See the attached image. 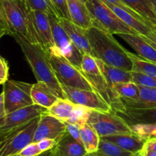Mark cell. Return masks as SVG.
Wrapping results in <instances>:
<instances>
[{"label": "cell", "mask_w": 156, "mask_h": 156, "mask_svg": "<svg viewBox=\"0 0 156 156\" xmlns=\"http://www.w3.org/2000/svg\"><path fill=\"white\" fill-rule=\"evenodd\" d=\"M41 153L43 152L40 150L37 142H31L25 146L19 154L20 156H38Z\"/></svg>", "instance_id": "obj_38"}, {"label": "cell", "mask_w": 156, "mask_h": 156, "mask_svg": "<svg viewBox=\"0 0 156 156\" xmlns=\"http://www.w3.org/2000/svg\"><path fill=\"white\" fill-rule=\"evenodd\" d=\"M92 48L94 58L106 64L133 71V62L128 55L129 51L107 31L93 26L86 30Z\"/></svg>", "instance_id": "obj_2"}, {"label": "cell", "mask_w": 156, "mask_h": 156, "mask_svg": "<svg viewBox=\"0 0 156 156\" xmlns=\"http://www.w3.org/2000/svg\"><path fill=\"white\" fill-rule=\"evenodd\" d=\"M70 21L83 29L93 27V19L86 3L82 0H67Z\"/></svg>", "instance_id": "obj_16"}, {"label": "cell", "mask_w": 156, "mask_h": 156, "mask_svg": "<svg viewBox=\"0 0 156 156\" xmlns=\"http://www.w3.org/2000/svg\"><path fill=\"white\" fill-rule=\"evenodd\" d=\"M55 152L58 156H85L87 154L83 145L67 133L58 141Z\"/></svg>", "instance_id": "obj_21"}, {"label": "cell", "mask_w": 156, "mask_h": 156, "mask_svg": "<svg viewBox=\"0 0 156 156\" xmlns=\"http://www.w3.org/2000/svg\"><path fill=\"white\" fill-rule=\"evenodd\" d=\"M53 154H54V153H53ZM52 156H53V154H52Z\"/></svg>", "instance_id": "obj_52"}, {"label": "cell", "mask_w": 156, "mask_h": 156, "mask_svg": "<svg viewBox=\"0 0 156 156\" xmlns=\"http://www.w3.org/2000/svg\"><path fill=\"white\" fill-rule=\"evenodd\" d=\"M142 150H144V151H156V137L146 139Z\"/></svg>", "instance_id": "obj_43"}, {"label": "cell", "mask_w": 156, "mask_h": 156, "mask_svg": "<svg viewBox=\"0 0 156 156\" xmlns=\"http://www.w3.org/2000/svg\"><path fill=\"white\" fill-rule=\"evenodd\" d=\"M29 64L37 82L45 83L58 98L66 99L50 62V54L39 44L31 43L28 39L18 34H12Z\"/></svg>", "instance_id": "obj_1"}, {"label": "cell", "mask_w": 156, "mask_h": 156, "mask_svg": "<svg viewBox=\"0 0 156 156\" xmlns=\"http://www.w3.org/2000/svg\"><path fill=\"white\" fill-rule=\"evenodd\" d=\"M132 132L144 139L156 137V122L147 124H136L130 126Z\"/></svg>", "instance_id": "obj_32"}, {"label": "cell", "mask_w": 156, "mask_h": 156, "mask_svg": "<svg viewBox=\"0 0 156 156\" xmlns=\"http://www.w3.org/2000/svg\"><path fill=\"white\" fill-rule=\"evenodd\" d=\"M12 156H20L19 154H16V155H12Z\"/></svg>", "instance_id": "obj_51"}, {"label": "cell", "mask_w": 156, "mask_h": 156, "mask_svg": "<svg viewBox=\"0 0 156 156\" xmlns=\"http://www.w3.org/2000/svg\"><path fill=\"white\" fill-rule=\"evenodd\" d=\"M139 98L137 100L122 99L123 104L127 109H146L156 108V88L145 87L138 85Z\"/></svg>", "instance_id": "obj_22"}, {"label": "cell", "mask_w": 156, "mask_h": 156, "mask_svg": "<svg viewBox=\"0 0 156 156\" xmlns=\"http://www.w3.org/2000/svg\"><path fill=\"white\" fill-rule=\"evenodd\" d=\"M97 152L101 156H135L136 154L126 151L115 144L104 140L101 138Z\"/></svg>", "instance_id": "obj_29"}, {"label": "cell", "mask_w": 156, "mask_h": 156, "mask_svg": "<svg viewBox=\"0 0 156 156\" xmlns=\"http://www.w3.org/2000/svg\"><path fill=\"white\" fill-rule=\"evenodd\" d=\"M117 115L129 126L156 122V108L127 109L125 112H116Z\"/></svg>", "instance_id": "obj_18"}, {"label": "cell", "mask_w": 156, "mask_h": 156, "mask_svg": "<svg viewBox=\"0 0 156 156\" xmlns=\"http://www.w3.org/2000/svg\"><path fill=\"white\" fill-rule=\"evenodd\" d=\"M28 12L41 11L59 18L56 9L50 0H24Z\"/></svg>", "instance_id": "obj_30"}, {"label": "cell", "mask_w": 156, "mask_h": 156, "mask_svg": "<svg viewBox=\"0 0 156 156\" xmlns=\"http://www.w3.org/2000/svg\"><path fill=\"white\" fill-rule=\"evenodd\" d=\"M90 111V109L89 108H87L81 105L76 104V107L73 111V115L67 122L75 124L80 127L83 126L87 122L88 119H89Z\"/></svg>", "instance_id": "obj_33"}, {"label": "cell", "mask_w": 156, "mask_h": 156, "mask_svg": "<svg viewBox=\"0 0 156 156\" xmlns=\"http://www.w3.org/2000/svg\"><path fill=\"white\" fill-rule=\"evenodd\" d=\"M67 127V131L70 136H71L73 139L78 142L82 144L81 139H80V126L75 125V124L68 123V122H64Z\"/></svg>", "instance_id": "obj_41"}, {"label": "cell", "mask_w": 156, "mask_h": 156, "mask_svg": "<svg viewBox=\"0 0 156 156\" xmlns=\"http://www.w3.org/2000/svg\"><path fill=\"white\" fill-rule=\"evenodd\" d=\"M85 156H101L100 154H98L97 152L94 153H87Z\"/></svg>", "instance_id": "obj_46"}, {"label": "cell", "mask_w": 156, "mask_h": 156, "mask_svg": "<svg viewBox=\"0 0 156 156\" xmlns=\"http://www.w3.org/2000/svg\"><path fill=\"white\" fill-rule=\"evenodd\" d=\"M118 35L138 54V56L156 63V50L139 34H119Z\"/></svg>", "instance_id": "obj_17"}, {"label": "cell", "mask_w": 156, "mask_h": 156, "mask_svg": "<svg viewBox=\"0 0 156 156\" xmlns=\"http://www.w3.org/2000/svg\"><path fill=\"white\" fill-rule=\"evenodd\" d=\"M87 123L92 127L100 138L122 134H134L130 126L112 112L90 109Z\"/></svg>", "instance_id": "obj_5"}, {"label": "cell", "mask_w": 156, "mask_h": 156, "mask_svg": "<svg viewBox=\"0 0 156 156\" xmlns=\"http://www.w3.org/2000/svg\"><path fill=\"white\" fill-rule=\"evenodd\" d=\"M117 94L122 99L137 100L139 98V87L134 82H127L116 84L113 87Z\"/></svg>", "instance_id": "obj_31"}, {"label": "cell", "mask_w": 156, "mask_h": 156, "mask_svg": "<svg viewBox=\"0 0 156 156\" xmlns=\"http://www.w3.org/2000/svg\"><path fill=\"white\" fill-rule=\"evenodd\" d=\"M58 141L56 139H44L42 140L39 141L37 142V145H38L39 148L41 151V152H45L47 151H50L52 150L58 144Z\"/></svg>", "instance_id": "obj_40"}, {"label": "cell", "mask_w": 156, "mask_h": 156, "mask_svg": "<svg viewBox=\"0 0 156 156\" xmlns=\"http://www.w3.org/2000/svg\"><path fill=\"white\" fill-rule=\"evenodd\" d=\"M103 2H108V3H110V4H112V5H116V6L119 7V8H121L122 9L125 10L126 12H129V14H131L132 16H134L135 18H136L137 19H139V21H141V22H144V23L146 24L147 25H148V27H149V25H148V22H146V21L145 20V19H143V18L142 17V16H139L138 13H136V12H134L133 10H132L131 9L129 8V7L127 5H126L125 3H124V2L122 1V0H102ZM150 28V27H149Z\"/></svg>", "instance_id": "obj_36"}, {"label": "cell", "mask_w": 156, "mask_h": 156, "mask_svg": "<svg viewBox=\"0 0 156 156\" xmlns=\"http://www.w3.org/2000/svg\"><path fill=\"white\" fill-rule=\"evenodd\" d=\"M86 5L93 19V26L112 34H138L119 19L102 0H87Z\"/></svg>", "instance_id": "obj_4"}, {"label": "cell", "mask_w": 156, "mask_h": 156, "mask_svg": "<svg viewBox=\"0 0 156 156\" xmlns=\"http://www.w3.org/2000/svg\"><path fill=\"white\" fill-rule=\"evenodd\" d=\"M82 1H83V2H84L85 3H86V2H87V0H82Z\"/></svg>", "instance_id": "obj_50"}, {"label": "cell", "mask_w": 156, "mask_h": 156, "mask_svg": "<svg viewBox=\"0 0 156 156\" xmlns=\"http://www.w3.org/2000/svg\"><path fill=\"white\" fill-rule=\"evenodd\" d=\"M40 116L26 125L9 132L0 138V156H12L19 153L28 144L33 142L34 135Z\"/></svg>", "instance_id": "obj_6"}, {"label": "cell", "mask_w": 156, "mask_h": 156, "mask_svg": "<svg viewBox=\"0 0 156 156\" xmlns=\"http://www.w3.org/2000/svg\"><path fill=\"white\" fill-rule=\"evenodd\" d=\"M46 110V108L33 104L7 114L0 124V138L16 129L26 125L36 117L45 113Z\"/></svg>", "instance_id": "obj_11"}, {"label": "cell", "mask_w": 156, "mask_h": 156, "mask_svg": "<svg viewBox=\"0 0 156 156\" xmlns=\"http://www.w3.org/2000/svg\"><path fill=\"white\" fill-rule=\"evenodd\" d=\"M139 35L140 36V37H142L145 41H147L150 45L152 46V47L156 50V28L151 29V32L148 34H147V35L144 36L140 35V34H139Z\"/></svg>", "instance_id": "obj_42"}, {"label": "cell", "mask_w": 156, "mask_h": 156, "mask_svg": "<svg viewBox=\"0 0 156 156\" xmlns=\"http://www.w3.org/2000/svg\"><path fill=\"white\" fill-rule=\"evenodd\" d=\"M142 151L143 152L144 156H156V151H144V150H142Z\"/></svg>", "instance_id": "obj_45"}, {"label": "cell", "mask_w": 156, "mask_h": 156, "mask_svg": "<svg viewBox=\"0 0 156 156\" xmlns=\"http://www.w3.org/2000/svg\"><path fill=\"white\" fill-rule=\"evenodd\" d=\"M135 156H144V154H143V152L141 151H139V152L136 153V154H135Z\"/></svg>", "instance_id": "obj_48"}, {"label": "cell", "mask_w": 156, "mask_h": 156, "mask_svg": "<svg viewBox=\"0 0 156 156\" xmlns=\"http://www.w3.org/2000/svg\"><path fill=\"white\" fill-rule=\"evenodd\" d=\"M9 66L8 61L0 55V85H3L9 80Z\"/></svg>", "instance_id": "obj_37"}, {"label": "cell", "mask_w": 156, "mask_h": 156, "mask_svg": "<svg viewBox=\"0 0 156 156\" xmlns=\"http://www.w3.org/2000/svg\"></svg>", "instance_id": "obj_53"}, {"label": "cell", "mask_w": 156, "mask_h": 156, "mask_svg": "<svg viewBox=\"0 0 156 156\" xmlns=\"http://www.w3.org/2000/svg\"><path fill=\"white\" fill-rule=\"evenodd\" d=\"M81 71L97 93L111 108L112 112H125L126 108L113 87L109 83L100 72L95 58L84 55L81 64Z\"/></svg>", "instance_id": "obj_3"}, {"label": "cell", "mask_w": 156, "mask_h": 156, "mask_svg": "<svg viewBox=\"0 0 156 156\" xmlns=\"http://www.w3.org/2000/svg\"><path fill=\"white\" fill-rule=\"evenodd\" d=\"M150 1H151V4H152L153 6H154V8L156 10V0H150Z\"/></svg>", "instance_id": "obj_47"}, {"label": "cell", "mask_w": 156, "mask_h": 156, "mask_svg": "<svg viewBox=\"0 0 156 156\" xmlns=\"http://www.w3.org/2000/svg\"><path fill=\"white\" fill-rule=\"evenodd\" d=\"M80 134L82 145L87 152H97L100 141V137L97 132L86 123L83 126L80 127Z\"/></svg>", "instance_id": "obj_27"}, {"label": "cell", "mask_w": 156, "mask_h": 156, "mask_svg": "<svg viewBox=\"0 0 156 156\" xmlns=\"http://www.w3.org/2000/svg\"><path fill=\"white\" fill-rule=\"evenodd\" d=\"M105 3L126 25H128L130 28L136 31L138 34L145 36L151 32V29L146 24L139 21V19L135 18L134 16L126 12L125 10L122 9L116 5H112V4L108 3V2H105Z\"/></svg>", "instance_id": "obj_25"}, {"label": "cell", "mask_w": 156, "mask_h": 156, "mask_svg": "<svg viewBox=\"0 0 156 156\" xmlns=\"http://www.w3.org/2000/svg\"><path fill=\"white\" fill-rule=\"evenodd\" d=\"M132 10L142 16L150 28H156V10L150 0H122Z\"/></svg>", "instance_id": "obj_23"}, {"label": "cell", "mask_w": 156, "mask_h": 156, "mask_svg": "<svg viewBox=\"0 0 156 156\" xmlns=\"http://www.w3.org/2000/svg\"><path fill=\"white\" fill-rule=\"evenodd\" d=\"M67 133V127L64 122L48 114L43 113L40 115L33 142H38L44 139H52L59 141Z\"/></svg>", "instance_id": "obj_13"}, {"label": "cell", "mask_w": 156, "mask_h": 156, "mask_svg": "<svg viewBox=\"0 0 156 156\" xmlns=\"http://www.w3.org/2000/svg\"><path fill=\"white\" fill-rule=\"evenodd\" d=\"M6 112H5V100H4V94L3 93L0 94V124L2 123L3 121L4 118L6 115Z\"/></svg>", "instance_id": "obj_44"}, {"label": "cell", "mask_w": 156, "mask_h": 156, "mask_svg": "<svg viewBox=\"0 0 156 156\" xmlns=\"http://www.w3.org/2000/svg\"><path fill=\"white\" fill-rule=\"evenodd\" d=\"M48 17L51 28L52 37L55 43V48L50 55L63 56L69 50L73 43L70 41L68 34L60 24L59 18L52 15H48Z\"/></svg>", "instance_id": "obj_15"}, {"label": "cell", "mask_w": 156, "mask_h": 156, "mask_svg": "<svg viewBox=\"0 0 156 156\" xmlns=\"http://www.w3.org/2000/svg\"><path fill=\"white\" fill-rule=\"evenodd\" d=\"M128 55L133 62V71L156 77V63L143 59L130 51H128Z\"/></svg>", "instance_id": "obj_28"}, {"label": "cell", "mask_w": 156, "mask_h": 156, "mask_svg": "<svg viewBox=\"0 0 156 156\" xmlns=\"http://www.w3.org/2000/svg\"><path fill=\"white\" fill-rule=\"evenodd\" d=\"M50 1L56 9L59 18H64L70 21L67 0H50Z\"/></svg>", "instance_id": "obj_35"}, {"label": "cell", "mask_w": 156, "mask_h": 156, "mask_svg": "<svg viewBox=\"0 0 156 156\" xmlns=\"http://www.w3.org/2000/svg\"><path fill=\"white\" fill-rule=\"evenodd\" d=\"M31 96L34 104L46 109L50 108L58 99L48 86L40 82H37L32 85Z\"/></svg>", "instance_id": "obj_24"}, {"label": "cell", "mask_w": 156, "mask_h": 156, "mask_svg": "<svg viewBox=\"0 0 156 156\" xmlns=\"http://www.w3.org/2000/svg\"><path fill=\"white\" fill-rule=\"evenodd\" d=\"M4 35H12V31L5 17L2 9L0 5V38Z\"/></svg>", "instance_id": "obj_39"}, {"label": "cell", "mask_w": 156, "mask_h": 156, "mask_svg": "<svg viewBox=\"0 0 156 156\" xmlns=\"http://www.w3.org/2000/svg\"><path fill=\"white\" fill-rule=\"evenodd\" d=\"M66 99L76 105H81L90 109L103 112H112L111 108L98 94L93 90L76 89L61 85Z\"/></svg>", "instance_id": "obj_12"}, {"label": "cell", "mask_w": 156, "mask_h": 156, "mask_svg": "<svg viewBox=\"0 0 156 156\" xmlns=\"http://www.w3.org/2000/svg\"><path fill=\"white\" fill-rule=\"evenodd\" d=\"M133 82L145 87L156 88V77H152L139 72L132 71Z\"/></svg>", "instance_id": "obj_34"}, {"label": "cell", "mask_w": 156, "mask_h": 156, "mask_svg": "<svg viewBox=\"0 0 156 156\" xmlns=\"http://www.w3.org/2000/svg\"><path fill=\"white\" fill-rule=\"evenodd\" d=\"M31 41L39 44L48 54L55 48L48 14L41 11H31L28 14Z\"/></svg>", "instance_id": "obj_10"}, {"label": "cell", "mask_w": 156, "mask_h": 156, "mask_svg": "<svg viewBox=\"0 0 156 156\" xmlns=\"http://www.w3.org/2000/svg\"><path fill=\"white\" fill-rule=\"evenodd\" d=\"M59 22L67 32L70 41L83 55H90L94 58L92 48L87 35L86 29L73 24L71 21L64 18H59Z\"/></svg>", "instance_id": "obj_14"}, {"label": "cell", "mask_w": 156, "mask_h": 156, "mask_svg": "<svg viewBox=\"0 0 156 156\" xmlns=\"http://www.w3.org/2000/svg\"><path fill=\"white\" fill-rule=\"evenodd\" d=\"M76 104L67 99L58 98L57 101L47 109L46 114L54 117L63 122H67L73 115Z\"/></svg>", "instance_id": "obj_26"}, {"label": "cell", "mask_w": 156, "mask_h": 156, "mask_svg": "<svg viewBox=\"0 0 156 156\" xmlns=\"http://www.w3.org/2000/svg\"><path fill=\"white\" fill-rule=\"evenodd\" d=\"M95 60L102 74L104 76L109 84L112 85V87L119 83L133 82L132 71L107 65L100 59L95 58Z\"/></svg>", "instance_id": "obj_19"}, {"label": "cell", "mask_w": 156, "mask_h": 156, "mask_svg": "<svg viewBox=\"0 0 156 156\" xmlns=\"http://www.w3.org/2000/svg\"><path fill=\"white\" fill-rule=\"evenodd\" d=\"M53 156H58L56 154H55V148H54V154H53Z\"/></svg>", "instance_id": "obj_49"}, {"label": "cell", "mask_w": 156, "mask_h": 156, "mask_svg": "<svg viewBox=\"0 0 156 156\" xmlns=\"http://www.w3.org/2000/svg\"><path fill=\"white\" fill-rule=\"evenodd\" d=\"M0 5L10 27L12 35L20 34L31 41L28 12L24 0H0Z\"/></svg>", "instance_id": "obj_8"}, {"label": "cell", "mask_w": 156, "mask_h": 156, "mask_svg": "<svg viewBox=\"0 0 156 156\" xmlns=\"http://www.w3.org/2000/svg\"><path fill=\"white\" fill-rule=\"evenodd\" d=\"M32 83L8 80L3 84L5 108L6 114L33 105L31 96Z\"/></svg>", "instance_id": "obj_9"}, {"label": "cell", "mask_w": 156, "mask_h": 156, "mask_svg": "<svg viewBox=\"0 0 156 156\" xmlns=\"http://www.w3.org/2000/svg\"><path fill=\"white\" fill-rule=\"evenodd\" d=\"M101 139L115 144L126 151L136 154L143 149L145 139L135 134H122L102 137Z\"/></svg>", "instance_id": "obj_20"}, {"label": "cell", "mask_w": 156, "mask_h": 156, "mask_svg": "<svg viewBox=\"0 0 156 156\" xmlns=\"http://www.w3.org/2000/svg\"><path fill=\"white\" fill-rule=\"evenodd\" d=\"M50 62L61 85L94 91L81 70L74 67L64 57L50 55Z\"/></svg>", "instance_id": "obj_7"}]
</instances>
